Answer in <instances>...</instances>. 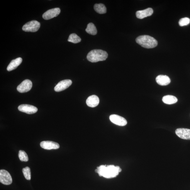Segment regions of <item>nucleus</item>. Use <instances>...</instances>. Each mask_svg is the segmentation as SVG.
<instances>
[{"instance_id": "nucleus-15", "label": "nucleus", "mask_w": 190, "mask_h": 190, "mask_svg": "<svg viewBox=\"0 0 190 190\" xmlns=\"http://www.w3.org/2000/svg\"><path fill=\"white\" fill-rule=\"evenodd\" d=\"M88 106L91 108H94L98 105L99 99L96 95H92L88 97L86 101Z\"/></svg>"}, {"instance_id": "nucleus-3", "label": "nucleus", "mask_w": 190, "mask_h": 190, "mask_svg": "<svg viewBox=\"0 0 190 190\" xmlns=\"http://www.w3.org/2000/svg\"><path fill=\"white\" fill-rule=\"evenodd\" d=\"M108 57V53L105 51L101 49L92 50L87 54V58L89 61L97 62L105 60Z\"/></svg>"}, {"instance_id": "nucleus-20", "label": "nucleus", "mask_w": 190, "mask_h": 190, "mask_svg": "<svg viewBox=\"0 0 190 190\" xmlns=\"http://www.w3.org/2000/svg\"><path fill=\"white\" fill-rule=\"evenodd\" d=\"M68 41L73 43H77L81 42V39L76 34H72L69 35Z\"/></svg>"}, {"instance_id": "nucleus-10", "label": "nucleus", "mask_w": 190, "mask_h": 190, "mask_svg": "<svg viewBox=\"0 0 190 190\" xmlns=\"http://www.w3.org/2000/svg\"><path fill=\"white\" fill-rule=\"evenodd\" d=\"M109 119L112 123L119 126H124L127 124L125 118L116 114H112L109 116Z\"/></svg>"}, {"instance_id": "nucleus-1", "label": "nucleus", "mask_w": 190, "mask_h": 190, "mask_svg": "<svg viewBox=\"0 0 190 190\" xmlns=\"http://www.w3.org/2000/svg\"><path fill=\"white\" fill-rule=\"evenodd\" d=\"M99 176L107 179H111L116 177L121 171L120 167L114 165H101L97 167L95 170Z\"/></svg>"}, {"instance_id": "nucleus-11", "label": "nucleus", "mask_w": 190, "mask_h": 190, "mask_svg": "<svg viewBox=\"0 0 190 190\" xmlns=\"http://www.w3.org/2000/svg\"><path fill=\"white\" fill-rule=\"evenodd\" d=\"M40 146L44 149L46 150L57 149L60 148L58 143L51 141H42L40 143Z\"/></svg>"}, {"instance_id": "nucleus-19", "label": "nucleus", "mask_w": 190, "mask_h": 190, "mask_svg": "<svg viewBox=\"0 0 190 190\" xmlns=\"http://www.w3.org/2000/svg\"><path fill=\"white\" fill-rule=\"evenodd\" d=\"M86 32L90 35H96L97 33V29L96 26L93 23H89L88 24L86 29Z\"/></svg>"}, {"instance_id": "nucleus-8", "label": "nucleus", "mask_w": 190, "mask_h": 190, "mask_svg": "<svg viewBox=\"0 0 190 190\" xmlns=\"http://www.w3.org/2000/svg\"><path fill=\"white\" fill-rule=\"evenodd\" d=\"M59 8H55L48 10L43 14V18L48 20L57 16L60 13Z\"/></svg>"}, {"instance_id": "nucleus-23", "label": "nucleus", "mask_w": 190, "mask_h": 190, "mask_svg": "<svg viewBox=\"0 0 190 190\" xmlns=\"http://www.w3.org/2000/svg\"><path fill=\"white\" fill-rule=\"evenodd\" d=\"M190 23V19L187 18H182L179 21V24L181 26H187Z\"/></svg>"}, {"instance_id": "nucleus-2", "label": "nucleus", "mask_w": 190, "mask_h": 190, "mask_svg": "<svg viewBox=\"0 0 190 190\" xmlns=\"http://www.w3.org/2000/svg\"><path fill=\"white\" fill-rule=\"evenodd\" d=\"M136 42L143 47L147 48H152L156 47L157 41L154 38L148 35H142L136 38Z\"/></svg>"}, {"instance_id": "nucleus-13", "label": "nucleus", "mask_w": 190, "mask_h": 190, "mask_svg": "<svg viewBox=\"0 0 190 190\" xmlns=\"http://www.w3.org/2000/svg\"><path fill=\"white\" fill-rule=\"evenodd\" d=\"M153 13V9L151 8H148L144 10L136 12V16L138 18L142 19L146 17L151 16Z\"/></svg>"}, {"instance_id": "nucleus-6", "label": "nucleus", "mask_w": 190, "mask_h": 190, "mask_svg": "<svg viewBox=\"0 0 190 190\" xmlns=\"http://www.w3.org/2000/svg\"><path fill=\"white\" fill-rule=\"evenodd\" d=\"M32 82L30 80L26 79L21 83L17 87V90L21 93L28 92L30 91L32 87Z\"/></svg>"}, {"instance_id": "nucleus-18", "label": "nucleus", "mask_w": 190, "mask_h": 190, "mask_svg": "<svg viewBox=\"0 0 190 190\" xmlns=\"http://www.w3.org/2000/svg\"><path fill=\"white\" fill-rule=\"evenodd\" d=\"M94 8L95 11L99 14H104L106 13V7L103 4H95Z\"/></svg>"}, {"instance_id": "nucleus-17", "label": "nucleus", "mask_w": 190, "mask_h": 190, "mask_svg": "<svg viewBox=\"0 0 190 190\" xmlns=\"http://www.w3.org/2000/svg\"><path fill=\"white\" fill-rule=\"evenodd\" d=\"M176 97L172 95H167L163 97L162 101L165 104L171 105L176 103L177 101Z\"/></svg>"}, {"instance_id": "nucleus-12", "label": "nucleus", "mask_w": 190, "mask_h": 190, "mask_svg": "<svg viewBox=\"0 0 190 190\" xmlns=\"http://www.w3.org/2000/svg\"><path fill=\"white\" fill-rule=\"evenodd\" d=\"M175 133L179 137L182 139L190 140V129L185 128L177 129Z\"/></svg>"}, {"instance_id": "nucleus-4", "label": "nucleus", "mask_w": 190, "mask_h": 190, "mask_svg": "<svg viewBox=\"0 0 190 190\" xmlns=\"http://www.w3.org/2000/svg\"><path fill=\"white\" fill-rule=\"evenodd\" d=\"M40 27V23L38 22L33 20L28 22L24 25L22 30L26 32H35L37 31Z\"/></svg>"}, {"instance_id": "nucleus-16", "label": "nucleus", "mask_w": 190, "mask_h": 190, "mask_svg": "<svg viewBox=\"0 0 190 190\" xmlns=\"http://www.w3.org/2000/svg\"><path fill=\"white\" fill-rule=\"evenodd\" d=\"M22 61V59L21 57H18L12 60L7 67V70L8 71H11L16 69L21 64Z\"/></svg>"}, {"instance_id": "nucleus-14", "label": "nucleus", "mask_w": 190, "mask_h": 190, "mask_svg": "<svg viewBox=\"0 0 190 190\" xmlns=\"http://www.w3.org/2000/svg\"><path fill=\"white\" fill-rule=\"evenodd\" d=\"M157 83L161 86H166L169 85L171 81L169 77L164 75H159L156 79Z\"/></svg>"}, {"instance_id": "nucleus-22", "label": "nucleus", "mask_w": 190, "mask_h": 190, "mask_svg": "<svg viewBox=\"0 0 190 190\" xmlns=\"http://www.w3.org/2000/svg\"><path fill=\"white\" fill-rule=\"evenodd\" d=\"M22 172L25 178L27 180H30L31 179V175L30 168L27 167L22 169Z\"/></svg>"}, {"instance_id": "nucleus-5", "label": "nucleus", "mask_w": 190, "mask_h": 190, "mask_svg": "<svg viewBox=\"0 0 190 190\" xmlns=\"http://www.w3.org/2000/svg\"><path fill=\"white\" fill-rule=\"evenodd\" d=\"M0 182L5 185H10L13 182L10 174L6 170L2 169L0 170Z\"/></svg>"}, {"instance_id": "nucleus-7", "label": "nucleus", "mask_w": 190, "mask_h": 190, "mask_svg": "<svg viewBox=\"0 0 190 190\" xmlns=\"http://www.w3.org/2000/svg\"><path fill=\"white\" fill-rule=\"evenodd\" d=\"M19 111L28 114H33L36 113L38 109L36 107L28 104H22L18 107Z\"/></svg>"}, {"instance_id": "nucleus-9", "label": "nucleus", "mask_w": 190, "mask_h": 190, "mask_svg": "<svg viewBox=\"0 0 190 190\" xmlns=\"http://www.w3.org/2000/svg\"><path fill=\"white\" fill-rule=\"evenodd\" d=\"M72 82L71 80L67 79L62 80L58 83L54 87L56 92H59L63 91L69 88L72 85Z\"/></svg>"}, {"instance_id": "nucleus-21", "label": "nucleus", "mask_w": 190, "mask_h": 190, "mask_svg": "<svg viewBox=\"0 0 190 190\" xmlns=\"http://www.w3.org/2000/svg\"><path fill=\"white\" fill-rule=\"evenodd\" d=\"M18 157L21 161L27 162L29 160L27 154L23 150L19 151Z\"/></svg>"}]
</instances>
